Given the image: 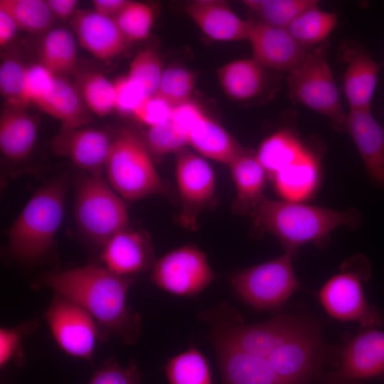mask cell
Masks as SVG:
<instances>
[{
  "instance_id": "cell-20",
  "label": "cell",
  "mask_w": 384,
  "mask_h": 384,
  "mask_svg": "<svg viewBox=\"0 0 384 384\" xmlns=\"http://www.w3.org/2000/svg\"><path fill=\"white\" fill-rule=\"evenodd\" d=\"M70 23L80 46L99 59L114 58L127 47L129 42L114 19L94 10L78 9Z\"/></svg>"
},
{
  "instance_id": "cell-14",
  "label": "cell",
  "mask_w": 384,
  "mask_h": 384,
  "mask_svg": "<svg viewBox=\"0 0 384 384\" xmlns=\"http://www.w3.org/2000/svg\"><path fill=\"white\" fill-rule=\"evenodd\" d=\"M248 24L247 41L252 47V58L267 70L289 73L309 53L285 28L252 20L248 21Z\"/></svg>"
},
{
  "instance_id": "cell-7",
  "label": "cell",
  "mask_w": 384,
  "mask_h": 384,
  "mask_svg": "<svg viewBox=\"0 0 384 384\" xmlns=\"http://www.w3.org/2000/svg\"><path fill=\"white\" fill-rule=\"evenodd\" d=\"M292 256L285 252L274 260L244 270L231 277V285L250 305L262 310L276 309L299 287Z\"/></svg>"
},
{
  "instance_id": "cell-16",
  "label": "cell",
  "mask_w": 384,
  "mask_h": 384,
  "mask_svg": "<svg viewBox=\"0 0 384 384\" xmlns=\"http://www.w3.org/2000/svg\"><path fill=\"white\" fill-rule=\"evenodd\" d=\"M114 137L95 128H62L52 142L53 151L83 172L102 176Z\"/></svg>"
},
{
  "instance_id": "cell-2",
  "label": "cell",
  "mask_w": 384,
  "mask_h": 384,
  "mask_svg": "<svg viewBox=\"0 0 384 384\" xmlns=\"http://www.w3.org/2000/svg\"><path fill=\"white\" fill-rule=\"evenodd\" d=\"M68 185L67 175H60L31 196L7 232L10 260L33 265L47 256L63 220Z\"/></svg>"
},
{
  "instance_id": "cell-37",
  "label": "cell",
  "mask_w": 384,
  "mask_h": 384,
  "mask_svg": "<svg viewBox=\"0 0 384 384\" xmlns=\"http://www.w3.org/2000/svg\"><path fill=\"white\" fill-rule=\"evenodd\" d=\"M114 19L128 42L137 41L148 37L154 13L145 3L129 1Z\"/></svg>"
},
{
  "instance_id": "cell-19",
  "label": "cell",
  "mask_w": 384,
  "mask_h": 384,
  "mask_svg": "<svg viewBox=\"0 0 384 384\" xmlns=\"http://www.w3.org/2000/svg\"><path fill=\"white\" fill-rule=\"evenodd\" d=\"M341 53V60L346 64L343 90L349 109L371 110L380 65L357 43H345Z\"/></svg>"
},
{
  "instance_id": "cell-36",
  "label": "cell",
  "mask_w": 384,
  "mask_h": 384,
  "mask_svg": "<svg viewBox=\"0 0 384 384\" xmlns=\"http://www.w3.org/2000/svg\"><path fill=\"white\" fill-rule=\"evenodd\" d=\"M195 83L196 76L191 70L181 67H169L164 70L154 95L175 107L191 101Z\"/></svg>"
},
{
  "instance_id": "cell-23",
  "label": "cell",
  "mask_w": 384,
  "mask_h": 384,
  "mask_svg": "<svg viewBox=\"0 0 384 384\" xmlns=\"http://www.w3.org/2000/svg\"><path fill=\"white\" fill-rule=\"evenodd\" d=\"M38 123L26 107L6 105L0 115V150L8 159L20 161L32 151Z\"/></svg>"
},
{
  "instance_id": "cell-8",
  "label": "cell",
  "mask_w": 384,
  "mask_h": 384,
  "mask_svg": "<svg viewBox=\"0 0 384 384\" xmlns=\"http://www.w3.org/2000/svg\"><path fill=\"white\" fill-rule=\"evenodd\" d=\"M43 319L63 351L92 365L95 346L100 341V331L94 318L84 308L54 292Z\"/></svg>"
},
{
  "instance_id": "cell-3",
  "label": "cell",
  "mask_w": 384,
  "mask_h": 384,
  "mask_svg": "<svg viewBox=\"0 0 384 384\" xmlns=\"http://www.w3.org/2000/svg\"><path fill=\"white\" fill-rule=\"evenodd\" d=\"M249 216L258 231L273 235L282 243L285 252L292 255L299 246L319 242L339 226L355 228L361 222L355 209L338 211L266 198Z\"/></svg>"
},
{
  "instance_id": "cell-42",
  "label": "cell",
  "mask_w": 384,
  "mask_h": 384,
  "mask_svg": "<svg viewBox=\"0 0 384 384\" xmlns=\"http://www.w3.org/2000/svg\"><path fill=\"white\" fill-rule=\"evenodd\" d=\"M88 384H142V375L134 361L122 366L110 358L94 372Z\"/></svg>"
},
{
  "instance_id": "cell-46",
  "label": "cell",
  "mask_w": 384,
  "mask_h": 384,
  "mask_svg": "<svg viewBox=\"0 0 384 384\" xmlns=\"http://www.w3.org/2000/svg\"><path fill=\"white\" fill-rule=\"evenodd\" d=\"M46 3L53 16L63 21L71 19L78 10L76 0H46Z\"/></svg>"
},
{
  "instance_id": "cell-48",
  "label": "cell",
  "mask_w": 384,
  "mask_h": 384,
  "mask_svg": "<svg viewBox=\"0 0 384 384\" xmlns=\"http://www.w3.org/2000/svg\"><path fill=\"white\" fill-rule=\"evenodd\" d=\"M127 0H94L93 10L107 18H114L126 6Z\"/></svg>"
},
{
  "instance_id": "cell-17",
  "label": "cell",
  "mask_w": 384,
  "mask_h": 384,
  "mask_svg": "<svg viewBox=\"0 0 384 384\" xmlns=\"http://www.w3.org/2000/svg\"><path fill=\"white\" fill-rule=\"evenodd\" d=\"M100 258L103 267L121 277H134L152 268L156 262L149 238L144 233L128 228L105 243Z\"/></svg>"
},
{
  "instance_id": "cell-44",
  "label": "cell",
  "mask_w": 384,
  "mask_h": 384,
  "mask_svg": "<svg viewBox=\"0 0 384 384\" xmlns=\"http://www.w3.org/2000/svg\"><path fill=\"white\" fill-rule=\"evenodd\" d=\"M115 110L122 114H132L134 110L147 96L144 90L127 75L112 82Z\"/></svg>"
},
{
  "instance_id": "cell-45",
  "label": "cell",
  "mask_w": 384,
  "mask_h": 384,
  "mask_svg": "<svg viewBox=\"0 0 384 384\" xmlns=\"http://www.w3.org/2000/svg\"><path fill=\"white\" fill-rule=\"evenodd\" d=\"M174 107L156 95L145 97L132 112V115L149 127L168 121Z\"/></svg>"
},
{
  "instance_id": "cell-22",
  "label": "cell",
  "mask_w": 384,
  "mask_h": 384,
  "mask_svg": "<svg viewBox=\"0 0 384 384\" xmlns=\"http://www.w3.org/2000/svg\"><path fill=\"white\" fill-rule=\"evenodd\" d=\"M186 13L209 38L220 41L247 40L248 21H243L221 0H196L186 7Z\"/></svg>"
},
{
  "instance_id": "cell-25",
  "label": "cell",
  "mask_w": 384,
  "mask_h": 384,
  "mask_svg": "<svg viewBox=\"0 0 384 384\" xmlns=\"http://www.w3.org/2000/svg\"><path fill=\"white\" fill-rule=\"evenodd\" d=\"M186 134L188 144L199 154L228 166L246 150L205 113L193 122Z\"/></svg>"
},
{
  "instance_id": "cell-26",
  "label": "cell",
  "mask_w": 384,
  "mask_h": 384,
  "mask_svg": "<svg viewBox=\"0 0 384 384\" xmlns=\"http://www.w3.org/2000/svg\"><path fill=\"white\" fill-rule=\"evenodd\" d=\"M46 114L62 123V128H81L88 122V108L75 84L55 76L36 105Z\"/></svg>"
},
{
  "instance_id": "cell-5",
  "label": "cell",
  "mask_w": 384,
  "mask_h": 384,
  "mask_svg": "<svg viewBox=\"0 0 384 384\" xmlns=\"http://www.w3.org/2000/svg\"><path fill=\"white\" fill-rule=\"evenodd\" d=\"M122 198L102 176L82 172L75 180L76 224L89 240L101 248L112 235L127 228L128 213Z\"/></svg>"
},
{
  "instance_id": "cell-47",
  "label": "cell",
  "mask_w": 384,
  "mask_h": 384,
  "mask_svg": "<svg viewBox=\"0 0 384 384\" xmlns=\"http://www.w3.org/2000/svg\"><path fill=\"white\" fill-rule=\"evenodd\" d=\"M18 29L15 21L11 15L0 9V46L3 48L8 45L15 37Z\"/></svg>"
},
{
  "instance_id": "cell-18",
  "label": "cell",
  "mask_w": 384,
  "mask_h": 384,
  "mask_svg": "<svg viewBox=\"0 0 384 384\" xmlns=\"http://www.w3.org/2000/svg\"><path fill=\"white\" fill-rule=\"evenodd\" d=\"M213 336L224 384H286L267 358L243 352L217 331Z\"/></svg>"
},
{
  "instance_id": "cell-11",
  "label": "cell",
  "mask_w": 384,
  "mask_h": 384,
  "mask_svg": "<svg viewBox=\"0 0 384 384\" xmlns=\"http://www.w3.org/2000/svg\"><path fill=\"white\" fill-rule=\"evenodd\" d=\"M215 277L205 253L194 245H186L156 261L151 269L150 281L172 294L193 297Z\"/></svg>"
},
{
  "instance_id": "cell-41",
  "label": "cell",
  "mask_w": 384,
  "mask_h": 384,
  "mask_svg": "<svg viewBox=\"0 0 384 384\" xmlns=\"http://www.w3.org/2000/svg\"><path fill=\"white\" fill-rule=\"evenodd\" d=\"M27 68L28 65L16 56L6 55L1 60L0 92L6 105L22 107L21 97Z\"/></svg>"
},
{
  "instance_id": "cell-35",
  "label": "cell",
  "mask_w": 384,
  "mask_h": 384,
  "mask_svg": "<svg viewBox=\"0 0 384 384\" xmlns=\"http://www.w3.org/2000/svg\"><path fill=\"white\" fill-rule=\"evenodd\" d=\"M246 7L264 23L287 28L304 11L318 5L316 0H245Z\"/></svg>"
},
{
  "instance_id": "cell-15",
  "label": "cell",
  "mask_w": 384,
  "mask_h": 384,
  "mask_svg": "<svg viewBox=\"0 0 384 384\" xmlns=\"http://www.w3.org/2000/svg\"><path fill=\"white\" fill-rule=\"evenodd\" d=\"M319 352L317 331L308 326L277 348L267 359L286 384H306L318 375Z\"/></svg>"
},
{
  "instance_id": "cell-34",
  "label": "cell",
  "mask_w": 384,
  "mask_h": 384,
  "mask_svg": "<svg viewBox=\"0 0 384 384\" xmlns=\"http://www.w3.org/2000/svg\"><path fill=\"white\" fill-rule=\"evenodd\" d=\"M0 9L11 15L18 29L28 33L46 31L53 23L54 16L46 1L1 0Z\"/></svg>"
},
{
  "instance_id": "cell-21",
  "label": "cell",
  "mask_w": 384,
  "mask_h": 384,
  "mask_svg": "<svg viewBox=\"0 0 384 384\" xmlns=\"http://www.w3.org/2000/svg\"><path fill=\"white\" fill-rule=\"evenodd\" d=\"M346 132L350 134L370 180L384 188V129L371 110H350Z\"/></svg>"
},
{
  "instance_id": "cell-28",
  "label": "cell",
  "mask_w": 384,
  "mask_h": 384,
  "mask_svg": "<svg viewBox=\"0 0 384 384\" xmlns=\"http://www.w3.org/2000/svg\"><path fill=\"white\" fill-rule=\"evenodd\" d=\"M319 177V161L310 150L271 178L277 193L288 201H298L315 189Z\"/></svg>"
},
{
  "instance_id": "cell-1",
  "label": "cell",
  "mask_w": 384,
  "mask_h": 384,
  "mask_svg": "<svg viewBox=\"0 0 384 384\" xmlns=\"http://www.w3.org/2000/svg\"><path fill=\"white\" fill-rule=\"evenodd\" d=\"M134 277L114 274L102 265L87 264L61 271H46L38 283L84 308L95 320L100 341L113 337L133 344L141 334V316L127 304Z\"/></svg>"
},
{
  "instance_id": "cell-32",
  "label": "cell",
  "mask_w": 384,
  "mask_h": 384,
  "mask_svg": "<svg viewBox=\"0 0 384 384\" xmlns=\"http://www.w3.org/2000/svg\"><path fill=\"white\" fill-rule=\"evenodd\" d=\"M75 85L87 108L96 115L105 117L115 110L113 84L102 73L81 72Z\"/></svg>"
},
{
  "instance_id": "cell-30",
  "label": "cell",
  "mask_w": 384,
  "mask_h": 384,
  "mask_svg": "<svg viewBox=\"0 0 384 384\" xmlns=\"http://www.w3.org/2000/svg\"><path fill=\"white\" fill-rule=\"evenodd\" d=\"M39 63L54 75L63 77L71 73L77 63V47L73 35L64 28L48 31L39 46Z\"/></svg>"
},
{
  "instance_id": "cell-39",
  "label": "cell",
  "mask_w": 384,
  "mask_h": 384,
  "mask_svg": "<svg viewBox=\"0 0 384 384\" xmlns=\"http://www.w3.org/2000/svg\"><path fill=\"white\" fill-rule=\"evenodd\" d=\"M38 319L22 323L14 327L0 329V368L9 363L21 366L23 363V342L26 336L34 333L39 326Z\"/></svg>"
},
{
  "instance_id": "cell-31",
  "label": "cell",
  "mask_w": 384,
  "mask_h": 384,
  "mask_svg": "<svg viewBox=\"0 0 384 384\" xmlns=\"http://www.w3.org/2000/svg\"><path fill=\"white\" fill-rule=\"evenodd\" d=\"M336 14L311 7L297 16L286 28L293 38L307 48L326 40L337 25Z\"/></svg>"
},
{
  "instance_id": "cell-10",
  "label": "cell",
  "mask_w": 384,
  "mask_h": 384,
  "mask_svg": "<svg viewBox=\"0 0 384 384\" xmlns=\"http://www.w3.org/2000/svg\"><path fill=\"white\" fill-rule=\"evenodd\" d=\"M175 171L181 202L178 224L196 230L199 215L214 203L213 171L204 159L186 147L176 153Z\"/></svg>"
},
{
  "instance_id": "cell-40",
  "label": "cell",
  "mask_w": 384,
  "mask_h": 384,
  "mask_svg": "<svg viewBox=\"0 0 384 384\" xmlns=\"http://www.w3.org/2000/svg\"><path fill=\"white\" fill-rule=\"evenodd\" d=\"M145 143L150 152L156 156L176 153L188 144L186 134L171 118L160 124L149 127Z\"/></svg>"
},
{
  "instance_id": "cell-4",
  "label": "cell",
  "mask_w": 384,
  "mask_h": 384,
  "mask_svg": "<svg viewBox=\"0 0 384 384\" xmlns=\"http://www.w3.org/2000/svg\"><path fill=\"white\" fill-rule=\"evenodd\" d=\"M105 173L109 184L122 198L135 201L152 195H171L154 167L145 141L131 128L122 129L114 137Z\"/></svg>"
},
{
  "instance_id": "cell-13",
  "label": "cell",
  "mask_w": 384,
  "mask_h": 384,
  "mask_svg": "<svg viewBox=\"0 0 384 384\" xmlns=\"http://www.w3.org/2000/svg\"><path fill=\"white\" fill-rule=\"evenodd\" d=\"M307 327L306 323L292 316H280L250 326L237 321L232 326H213L243 352L267 358L277 348Z\"/></svg>"
},
{
  "instance_id": "cell-6",
  "label": "cell",
  "mask_w": 384,
  "mask_h": 384,
  "mask_svg": "<svg viewBox=\"0 0 384 384\" xmlns=\"http://www.w3.org/2000/svg\"><path fill=\"white\" fill-rule=\"evenodd\" d=\"M328 48L326 40L309 52L300 65L287 73L288 92L294 104L304 105L326 117L336 131L344 132L347 114L341 105L327 60Z\"/></svg>"
},
{
  "instance_id": "cell-9",
  "label": "cell",
  "mask_w": 384,
  "mask_h": 384,
  "mask_svg": "<svg viewBox=\"0 0 384 384\" xmlns=\"http://www.w3.org/2000/svg\"><path fill=\"white\" fill-rule=\"evenodd\" d=\"M371 273L370 265L364 257L356 270L343 271L329 279L319 292V299L334 319L355 321L363 326L371 328L383 323L380 312L365 298L362 282Z\"/></svg>"
},
{
  "instance_id": "cell-33",
  "label": "cell",
  "mask_w": 384,
  "mask_h": 384,
  "mask_svg": "<svg viewBox=\"0 0 384 384\" xmlns=\"http://www.w3.org/2000/svg\"><path fill=\"white\" fill-rule=\"evenodd\" d=\"M169 384H212L209 365L193 346L175 357L165 368Z\"/></svg>"
},
{
  "instance_id": "cell-38",
  "label": "cell",
  "mask_w": 384,
  "mask_h": 384,
  "mask_svg": "<svg viewBox=\"0 0 384 384\" xmlns=\"http://www.w3.org/2000/svg\"><path fill=\"white\" fill-rule=\"evenodd\" d=\"M161 61L151 49L138 53L129 65L127 76L139 85L147 97L154 95L163 73Z\"/></svg>"
},
{
  "instance_id": "cell-12",
  "label": "cell",
  "mask_w": 384,
  "mask_h": 384,
  "mask_svg": "<svg viewBox=\"0 0 384 384\" xmlns=\"http://www.w3.org/2000/svg\"><path fill=\"white\" fill-rule=\"evenodd\" d=\"M384 375V331L367 329L343 349L337 368L326 373L321 384H361Z\"/></svg>"
},
{
  "instance_id": "cell-29",
  "label": "cell",
  "mask_w": 384,
  "mask_h": 384,
  "mask_svg": "<svg viewBox=\"0 0 384 384\" xmlns=\"http://www.w3.org/2000/svg\"><path fill=\"white\" fill-rule=\"evenodd\" d=\"M308 149L294 133L281 129L260 144L255 156L271 178L277 172L297 161Z\"/></svg>"
},
{
  "instance_id": "cell-43",
  "label": "cell",
  "mask_w": 384,
  "mask_h": 384,
  "mask_svg": "<svg viewBox=\"0 0 384 384\" xmlns=\"http://www.w3.org/2000/svg\"><path fill=\"white\" fill-rule=\"evenodd\" d=\"M55 75L40 63L28 65L21 97L22 107L36 105L49 90Z\"/></svg>"
},
{
  "instance_id": "cell-27",
  "label": "cell",
  "mask_w": 384,
  "mask_h": 384,
  "mask_svg": "<svg viewBox=\"0 0 384 384\" xmlns=\"http://www.w3.org/2000/svg\"><path fill=\"white\" fill-rule=\"evenodd\" d=\"M266 68L252 58L238 59L226 63L217 70V78L224 92L238 101L255 98L264 90Z\"/></svg>"
},
{
  "instance_id": "cell-24",
  "label": "cell",
  "mask_w": 384,
  "mask_h": 384,
  "mask_svg": "<svg viewBox=\"0 0 384 384\" xmlns=\"http://www.w3.org/2000/svg\"><path fill=\"white\" fill-rule=\"evenodd\" d=\"M236 190L232 204L238 215H250L265 198L267 173L255 154L245 150L229 166Z\"/></svg>"
}]
</instances>
